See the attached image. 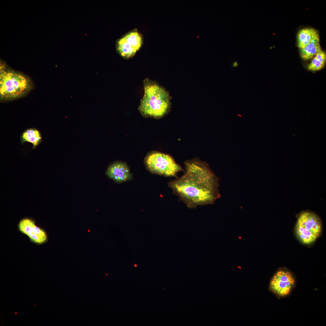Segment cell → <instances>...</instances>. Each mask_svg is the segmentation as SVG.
I'll return each mask as SVG.
<instances>
[{
	"label": "cell",
	"instance_id": "cell-14",
	"mask_svg": "<svg viewBox=\"0 0 326 326\" xmlns=\"http://www.w3.org/2000/svg\"><path fill=\"white\" fill-rule=\"evenodd\" d=\"M238 65V62L236 61L232 63V67H237Z\"/></svg>",
	"mask_w": 326,
	"mask_h": 326
},
{
	"label": "cell",
	"instance_id": "cell-1",
	"mask_svg": "<svg viewBox=\"0 0 326 326\" xmlns=\"http://www.w3.org/2000/svg\"><path fill=\"white\" fill-rule=\"evenodd\" d=\"M184 174L168 186L189 208L213 204L220 198L218 179L208 165L198 159L185 162Z\"/></svg>",
	"mask_w": 326,
	"mask_h": 326
},
{
	"label": "cell",
	"instance_id": "cell-11",
	"mask_svg": "<svg viewBox=\"0 0 326 326\" xmlns=\"http://www.w3.org/2000/svg\"><path fill=\"white\" fill-rule=\"evenodd\" d=\"M20 142L22 145L26 142L32 143V149L36 148L42 142V137L40 132L37 129L29 128L25 129L21 134Z\"/></svg>",
	"mask_w": 326,
	"mask_h": 326
},
{
	"label": "cell",
	"instance_id": "cell-2",
	"mask_svg": "<svg viewBox=\"0 0 326 326\" xmlns=\"http://www.w3.org/2000/svg\"><path fill=\"white\" fill-rule=\"evenodd\" d=\"M144 94L139 109L145 117L159 118L164 116L170 108V97L163 87L149 79L143 82Z\"/></svg>",
	"mask_w": 326,
	"mask_h": 326
},
{
	"label": "cell",
	"instance_id": "cell-10",
	"mask_svg": "<svg viewBox=\"0 0 326 326\" xmlns=\"http://www.w3.org/2000/svg\"><path fill=\"white\" fill-rule=\"evenodd\" d=\"M319 38L318 31L312 28H305L300 30L297 36V45L299 49L305 47L315 40Z\"/></svg>",
	"mask_w": 326,
	"mask_h": 326
},
{
	"label": "cell",
	"instance_id": "cell-13",
	"mask_svg": "<svg viewBox=\"0 0 326 326\" xmlns=\"http://www.w3.org/2000/svg\"><path fill=\"white\" fill-rule=\"evenodd\" d=\"M326 62L325 52L321 50L313 58L308 66V69L313 72L319 71L324 66Z\"/></svg>",
	"mask_w": 326,
	"mask_h": 326
},
{
	"label": "cell",
	"instance_id": "cell-4",
	"mask_svg": "<svg viewBox=\"0 0 326 326\" xmlns=\"http://www.w3.org/2000/svg\"><path fill=\"white\" fill-rule=\"evenodd\" d=\"M322 230L319 217L311 212L305 211L299 216L295 228L296 236L302 243L310 245L320 236Z\"/></svg>",
	"mask_w": 326,
	"mask_h": 326
},
{
	"label": "cell",
	"instance_id": "cell-7",
	"mask_svg": "<svg viewBox=\"0 0 326 326\" xmlns=\"http://www.w3.org/2000/svg\"><path fill=\"white\" fill-rule=\"evenodd\" d=\"M296 284V280L293 274L284 269L278 270L273 277L270 288L275 294L279 297L289 295Z\"/></svg>",
	"mask_w": 326,
	"mask_h": 326
},
{
	"label": "cell",
	"instance_id": "cell-12",
	"mask_svg": "<svg viewBox=\"0 0 326 326\" xmlns=\"http://www.w3.org/2000/svg\"><path fill=\"white\" fill-rule=\"evenodd\" d=\"M321 48L319 38L314 40L303 48L299 49L301 58L305 60L312 59L320 50Z\"/></svg>",
	"mask_w": 326,
	"mask_h": 326
},
{
	"label": "cell",
	"instance_id": "cell-8",
	"mask_svg": "<svg viewBox=\"0 0 326 326\" xmlns=\"http://www.w3.org/2000/svg\"><path fill=\"white\" fill-rule=\"evenodd\" d=\"M18 226L19 230L27 235L32 242L41 245L47 241L46 231L36 226L34 220L28 218L22 219L19 222Z\"/></svg>",
	"mask_w": 326,
	"mask_h": 326
},
{
	"label": "cell",
	"instance_id": "cell-6",
	"mask_svg": "<svg viewBox=\"0 0 326 326\" xmlns=\"http://www.w3.org/2000/svg\"><path fill=\"white\" fill-rule=\"evenodd\" d=\"M143 42L142 35L135 29L118 39L116 46L118 53L125 59L133 57L142 46Z\"/></svg>",
	"mask_w": 326,
	"mask_h": 326
},
{
	"label": "cell",
	"instance_id": "cell-5",
	"mask_svg": "<svg viewBox=\"0 0 326 326\" xmlns=\"http://www.w3.org/2000/svg\"><path fill=\"white\" fill-rule=\"evenodd\" d=\"M145 161L150 172L165 177H177V173L183 170L171 156L160 152H154L148 154Z\"/></svg>",
	"mask_w": 326,
	"mask_h": 326
},
{
	"label": "cell",
	"instance_id": "cell-15",
	"mask_svg": "<svg viewBox=\"0 0 326 326\" xmlns=\"http://www.w3.org/2000/svg\"><path fill=\"white\" fill-rule=\"evenodd\" d=\"M134 266H135V267H136V266H137V265H136V264H135V265H134Z\"/></svg>",
	"mask_w": 326,
	"mask_h": 326
},
{
	"label": "cell",
	"instance_id": "cell-9",
	"mask_svg": "<svg viewBox=\"0 0 326 326\" xmlns=\"http://www.w3.org/2000/svg\"><path fill=\"white\" fill-rule=\"evenodd\" d=\"M106 174L115 182L121 183L131 180L132 176L127 165L125 163L116 161L108 168Z\"/></svg>",
	"mask_w": 326,
	"mask_h": 326
},
{
	"label": "cell",
	"instance_id": "cell-3",
	"mask_svg": "<svg viewBox=\"0 0 326 326\" xmlns=\"http://www.w3.org/2000/svg\"><path fill=\"white\" fill-rule=\"evenodd\" d=\"M30 87L29 79L20 73L11 70L0 73L1 100H9L20 97L29 91Z\"/></svg>",
	"mask_w": 326,
	"mask_h": 326
}]
</instances>
